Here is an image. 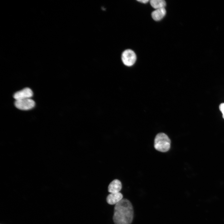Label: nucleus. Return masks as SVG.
<instances>
[{
  "label": "nucleus",
  "mask_w": 224,
  "mask_h": 224,
  "mask_svg": "<svg viewBox=\"0 0 224 224\" xmlns=\"http://www.w3.org/2000/svg\"><path fill=\"white\" fill-rule=\"evenodd\" d=\"M122 188L121 182L118 179L113 180L109 184L108 191L110 193L119 192Z\"/></svg>",
  "instance_id": "obj_7"
},
{
  "label": "nucleus",
  "mask_w": 224,
  "mask_h": 224,
  "mask_svg": "<svg viewBox=\"0 0 224 224\" xmlns=\"http://www.w3.org/2000/svg\"><path fill=\"white\" fill-rule=\"evenodd\" d=\"M121 59L124 65L130 67L133 65L136 61V54L132 50L127 49L122 53Z\"/></svg>",
  "instance_id": "obj_3"
},
{
  "label": "nucleus",
  "mask_w": 224,
  "mask_h": 224,
  "mask_svg": "<svg viewBox=\"0 0 224 224\" xmlns=\"http://www.w3.org/2000/svg\"><path fill=\"white\" fill-rule=\"evenodd\" d=\"M33 95L32 91L29 88H26L16 92L13 95L16 100L30 98Z\"/></svg>",
  "instance_id": "obj_5"
},
{
  "label": "nucleus",
  "mask_w": 224,
  "mask_h": 224,
  "mask_svg": "<svg viewBox=\"0 0 224 224\" xmlns=\"http://www.w3.org/2000/svg\"><path fill=\"white\" fill-rule=\"evenodd\" d=\"M35 101L30 98L16 100L15 105L18 109L22 110H28L32 109L35 105Z\"/></svg>",
  "instance_id": "obj_4"
},
{
  "label": "nucleus",
  "mask_w": 224,
  "mask_h": 224,
  "mask_svg": "<svg viewBox=\"0 0 224 224\" xmlns=\"http://www.w3.org/2000/svg\"><path fill=\"white\" fill-rule=\"evenodd\" d=\"M151 6L156 9L165 8L166 3L164 0H151L150 1Z\"/></svg>",
  "instance_id": "obj_9"
},
{
  "label": "nucleus",
  "mask_w": 224,
  "mask_h": 224,
  "mask_svg": "<svg viewBox=\"0 0 224 224\" xmlns=\"http://www.w3.org/2000/svg\"><path fill=\"white\" fill-rule=\"evenodd\" d=\"M138 1L143 3H146L149 1V0H138Z\"/></svg>",
  "instance_id": "obj_11"
},
{
  "label": "nucleus",
  "mask_w": 224,
  "mask_h": 224,
  "mask_svg": "<svg viewBox=\"0 0 224 224\" xmlns=\"http://www.w3.org/2000/svg\"><path fill=\"white\" fill-rule=\"evenodd\" d=\"M170 143V140L167 135L164 133H159L155 137L154 147L158 151L166 152L169 150Z\"/></svg>",
  "instance_id": "obj_2"
},
{
  "label": "nucleus",
  "mask_w": 224,
  "mask_h": 224,
  "mask_svg": "<svg viewBox=\"0 0 224 224\" xmlns=\"http://www.w3.org/2000/svg\"><path fill=\"white\" fill-rule=\"evenodd\" d=\"M123 198V194L120 192L110 193L107 197L106 201L110 205H115L120 201Z\"/></svg>",
  "instance_id": "obj_6"
},
{
  "label": "nucleus",
  "mask_w": 224,
  "mask_h": 224,
  "mask_svg": "<svg viewBox=\"0 0 224 224\" xmlns=\"http://www.w3.org/2000/svg\"><path fill=\"white\" fill-rule=\"evenodd\" d=\"M166 11L165 8L157 9L152 12L151 16L153 19L156 21H159L161 20L165 16Z\"/></svg>",
  "instance_id": "obj_8"
},
{
  "label": "nucleus",
  "mask_w": 224,
  "mask_h": 224,
  "mask_svg": "<svg viewBox=\"0 0 224 224\" xmlns=\"http://www.w3.org/2000/svg\"><path fill=\"white\" fill-rule=\"evenodd\" d=\"M219 108L222 113V117L224 119V103H222L220 105Z\"/></svg>",
  "instance_id": "obj_10"
},
{
  "label": "nucleus",
  "mask_w": 224,
  "mask_h": 224,
  "mask_svg": "<svg viewBox=\"0 0 224 224\" xmlns=\"http://www.w3.org/2000/svg\"><path fill=\"white\" fill-rule=\"evenodd\" d=\"M134 217V210L130 202L122 199L114 207L113 219L115 224H131Z\"/></svg>",
  "instance_id": "obj_1"
}]
</instances>
